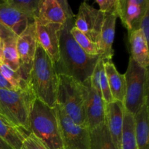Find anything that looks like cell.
Masks as SVG:
<instances>
[{
  "label": "cell",
  "mask_w": 149,
  "mask_h": 149,
  "mask_svg": "<svg viewBox=\"0 0 149 149\" xmlns=\"http://www.w3.org/2000/svg\"><path fill=\"white\" fill-rule=\"evenodd\" d=\"M74 17L75 15L68 18L63 26L60 36L59 60L55 67L58 74H65L84 83L90 79L101 56L87 54L72 37L70 29L74 23Z\"/></svg>",
  "instance_id": "obj_1"
},
{
  "label": "cell",
  "mask_w": 149,
  "mask_h": 149,
  "mask_svg": "<svg viewBox=\"0 0 149 149\" xmlns=\"http://www.w3.org/2000/svg\"><path fill=\"white\" fill-rule=\"evenodd\" d=\"M29 83L36 98L51 108L56 106L58 74L55 64L38 43Z\"/></svg>",
  "instance_id": "obj_2"
},
{
  "label": "cell",
  "mask_w": 149,
  "mask_h": 149,
  "mask_svg": "<svg viewBox=\"0 0 149 149\" xmlns=\"http://www.w3.org/2000/svg\"><path fill=\"white\" fill-rule=\"evenodd\" d=\"M36 98L30 84L19 90L0 89V114L31 133L30 115Z\"/></svg>",
  "instance_id": "obj_3"
},
{
  "label": "cell",
  "mask_w": 149,
  "mask_h": 149,
  "mask_svg": "<svg viewBox=\"0 0 149 149\" xmlns=\"http://www.w3.org/2000/svg\"><path fill=\"white\" fill-rule=\"evenodd\" d=\"M31 132L49 149H64L55 107L36 98L30 115Z\"/></svg>",
  "instance_id": "obj_4"
},
{
  "label": "cell",
  "mask_w": 149,
  "mask_h": 149,
  "mask_svg": "<svg viewBox=\"0 0 149 149\" xmlns=\"http://www.w3.org/2000/svg\"><path fill=\"white\" fill-rule=\"evenodd\" d=\"M87 86L69 76L58 74L57 103L77 125H85L84 106Z\"/></svg>",
  "instance_id": "obj_5"
},
{
  "label": "cell",
  "mask_w": 149,
  "mask_h": 149,
  "mask_svg": "<svg viewBox=\"0 0 149 149\" xmlns=\"http://www.w3.org/2000/svg\"><path fill=\"white\" fill-rule=\"evenodd\" d=\"M124 75L126 82L124 107L127 111L135 115L148 100V70L130 58L127 69Z\"/></svg>",
  "instance_id": "obj_6"
},
{
  "label": "cell",
  "mask_w": 149,
  "mask_h": 149,
  "mask_svg": "<svg viewBox=\"0 0 149 149\" xmlns=\"http://www.w3.org/2000/svg\"><path fill=\"white\" fill-rule=\"evenodd\" d=\"M55 109L64 149H90V130L75 123L60 105Z\"/></svg>",
  "instance_id": "obj_7"
},
{
  "label": "cell",
  "mask_w": 149,
  "mask_h": 149,
  "mask_svg": "<svg viewBox=\"0 0 149 149\" xmlns=\"http://www.w3.org/2000/svg\"><path fill=\"white\" fill-rule=\"evenodd\" d=\"M16 45L20 62L19 74L23 80L29 82L37 47L35 22L29 23L24 31L17 36Z\"/></svg>",
  "instance_id": "obj_8"
},
{
  "label": "cell",
  "mask_w": 149,
  "mask_h": 149,
  "mask_svg": "<svg viewBox=\"0 0 149 149\" xmlns=\"http://www.w3.org/2000/svg\"><path fill=\"white\" fill-rule=\"evenodd\" d=\"M104 18V13L84 1L80 4L78 13L74 17V26L98 45Z\"/></svg>",
  "instance_id": "obj_9"
},
{
  "label": "cell",
  "mask_w": 149,
  "mask_h": 149,
  "mask_svg": "<svg viewBox=\"0 0 149 149\" xmlns=\"http://www.w3.org/2000/svg\"><path fill=\"white\" fill-rule=\"evenodd\" d=\"M74 15L68 1L65 0H40L34 20L41 23L63 26L68 18Z\"/></svg>",
  "instance_id": "obj_10"
},
{
  "label": "cell",
  "mask_w": 149,
  "mask_h": 149,
  "mask_svg": "<svg viewBox=\"0 0 149 149\" xmlns=\"http://www.w3.org/2000/svg\"><path fill=\"white\" fill-rule=\"evenodd\" d=\"M34 22L37 43L55 64L59 60L60 36L63 26L55 23H41L36 20Z\"/></svg>",
  "instance_id": "obj_11"
},
{
  "label": "cell",
  "mask_w": 149,
  "mask_h": 149,
  "mask_svg": "<svg viewBox=\"0 0 149 149\" xmlns=\"http://www.w3.org/2000/svg\"><path fill=\"white\" fill-rule=\"evenodd\" d=\"M84 84L87 86V95L84 106L85 125L90 130L105 123L106 103L100 92L90 84V79Z\"/></svg>",
  "instance_id": "obj_12"
},
{
  "label": "cell",
  "mask_w": 149,
  "mask_h": 149,
  "mask_svg": "<svg viewBox=\"0 0 149 149\" xmlns=\"http://www.w3.org/2000/svg\"><path fill=\"white\" fill-rule=\"evenodd\" d=\"M148 10V0H119L117 15L130 33L139 29L141 19Z\"/></svg>",
  "instance_id": "obj_13"
},
{
  "label": "cell",
  "mask_w": 149,
  "mask_h": 149,
  "mask_svg": "<svg viewBox=\"0 0 149 149\" xmlns=\"http://www.w3.org/2000/svg\"><path fill=\"white\" fill-rule=\"evenodd\" d=\"M125 107L123 103L113 101L106 103L105 123L113 143L117 149H122V132Z\"/></svg>",
  "instance_id": "obj_14"
},
{
  "label": "cell",
  "mask_w": 149,
  "mask_h": 149,
  "mask_svg": "<svg viewBox=\"0 0 149 149\" xmlns=\"http://www.w3.org/2000/svg\"><path fill=\"white\" fill-rule=\"evenodd\" d=\"M33 22L34 21L9 4L7 0L0 1V23L16 36L21 34L29 23Z\"/></svg>",
  "instance_id": "obj_15"
},
{
  "label": "cell",
  "mask_w": 149,
  "mask_h": 149,
  "mask_svg": "<svg viewBox=\"0 0 149 149\" xmlns=\"http://www.w3.org/2000/svg\"><path fill=\"white\" fill-rule=\"evenodd\" d=\"M117 17L118 16L116 14L105 15L98 44L102 51L101 58L105 61H111L113 55L112 45L114 39L115 26Z\"/></svg>",
  "instance_id": "obj_16"
},
{
  "label": "cell",
  "mask_w": 149,
  "mask_h": 149,
  "mask_svg": "<svg viewBox=\"0 0 149 149\" xmlns=\"http://www.w3.org/2000/svg\"><path fill=\"white\" fill-rule=\"evenodd\" d=\"M130 58L143 68H148L149 64L148 42L146 40L140 29L129 33Z\"/></svg>",
  "instance_id": "obj_17"
},
{
  "label": "cell",
  "mask_w": 149,
  "mask_h": 149,
  "mask_svg": "<svg viewBox=\"0 0 149 149\" xmlns=\"http://www.w3.org/2000/svg\"><path fill=\"white\" fill-rule=\"evenodd\" d=\"M134 119L138 149H149L148 100L134 115Z\"/></svg>",
  "instance_id": "obj_18"
},
{
  "label": "cell",
  "mask_w": 149,
  "mask_h": 149,
  "mask_svg": "<svg viewBox=\"0 0 149 149\" xmlns=\"http://www.w3.org/2000/svg\"><path fill=\"white\" fill-rule=\"evenodd\" d=\"M29 134L0 114V138L13 149H20L23 141Z\"/></svg>",
  "instance_id": "obj_19"
},
{
  "label": "cell",
  "mask_w": 149,
  "mask_h": 149,
  "mask_svg": "<svg viewBox=\"0 0 149 149\" xmlns=\"http://www.w3.org/2000/svg\"><path fill=\"white\" fill-rule=\"evenodd\" d=\"M104 67L109 89L113 100L123 103L126 93L125 75L119 73L111 61H105Z\"/></svg>",
  "instance_id": "obj_20"
},
{
  "label": "cell",
  "mask_w": 149,
  "mask_h": 149,
  "mask_svg": "<svg viewBox=\"0 0 149 149\" xmlns=\"http://www.w3.org/2000/svg\"><path fill=\"white\" fill-rule=\"evenodd\" d=\"M104 63L105 61L100 58L97 61L90 77V84L93 88L100 92L104 101L106 103H109L113 101V99L109 89Z\"/></svg>",
  "instance_id": "obj_21"
},
{
  "label": "cell",
  "mask_w": 149,
  "mask_h": 149,
  "mask_svg": "<svg viewBox=\"0 0 149 149\" xmlns=\"http://www.w3.org/2000/svg\"><path fill=\"white\" fill-rule=\"evenodd\" d=\"M90 149H117L106 123L90 130Z\"/></svg>",
  "instance_id": "obj_22"
},
{
  "label": "cell",
  "mask_w": 149,
  "mask_h": 149,
  "mask_svg": "<svg viewBox=\"0 0 149 149\" xmlns=\"http://www.w3.org/2000/svg\"><path fill=\"white\" fill-rule=\"evenodd\" d=\"M122 149H138L134 115L125 109L122 132Z\"/></svg>",
  "instance_id": "obj_23"
},
{
  "label": "cell",
  "mask_w": 149,
  "mask_h": 149,
  "mask_svg": "<svg viewBox=\"0 0 149 149\" xmlns=\"http://www.w3.org/2000/svg\"><path fill=\"white\" fill-rule=\"evenodd\" d=\"M17 37V36H16L3 39L2 53L3 63L10 67L15 71L19 72L20 62L16 45Z\"/></svg>",
  "instance_id": "obj_24"
},
{
  "label": "cell",
  "mask_w": 149,
  "mask_h": 149,
  "mask_svg": "<svg viewBox=\"0 0 149 149\" xmlns=\"http://www.w3.org/2000/svg\"><path fill=\"white\" fill-rule=\"evenodd\" d=\"M70 33L79 46L88 55L92 56H101L102 51L100 47L95 42L90 40L84 33L74 27L73 25L70 29Z\"/></svg>",
  "instance_id": "obj_25"
},
{
  "label": "cell",
  "mask_w": 149,
  "mask_h": 149,
  "mask_svg": "<svg viewBox=\"0 0 149 149\" xmlns=\"http://www.w3.org/2000/svg\"><path fill=\"white\" fill-rule=\"evenodd\" d=\"M9 4L34 21L40 0H7Z\"/></svg>",
  "instance_id": "obj_26"
},
{
  "label": "cell",
  "mask_w": 149,
  "mask_h": 149,
  "mask_svg": "<svg viewBox=\"0 0 149 149\" xmlns=\"http://www.w3.org/2000/svg\"><path fill=\"white\" fill-rule=\"evenodd\" d=\"M0 73L14 90L22 89L29 84L28 81L23 79L18 71H15L3 62L0 63Z\"/></svg>",
  "instance_id": "obj_27"
},
{
  "label": "cell",
  "mask_w": 149,
  "mask_h": 149,
  "mask_svg": "<svg viewBox=\"0 0 149 149\" xmlns=\"http://www.w3.org/2000/svg\"><path fill=\"white\" fill-rule=\"evenodd\" d=\"M95 2L98 4L99 10L105 15L116 14L117 15L119 0H96Z\"/></svg>",
  "instance_id": "obj_28"
},
{
  "label": "cell",
  "mask_w": 149,
  "mask_h": 149,
  "mask_svg": "<svg viewBox=\"0 0 149 149\" xmlns=\"http://www.w3.org/2000/svg\"><path fill=\"white\" fill-rule=\"evenodd\" d=\"M20 149H49L41 140L31 132L23 141Z\"/></svg>",
  "instance_id": "obj_29"
},
{
  "label": "cell",
  "mask_w": 149,
  "mask_h": 149,
  "mask_svg": "<svg viewBox=\"0 0 149 149\" xmlns=\"http://www.w3.org/2000/svg\"><path fill=\"white\" fill-rule=\"evenodd\" d=\"M139 29L143 34L147 42L149 41V10L145 13L143 16L139 25Z\"/></svg>",
  "instance_id": "obj_30"
},
{
  "label": "cell",
  "mask_w": 149,
  "mask_h": 149,
  "mask_svg": "<svg viewBox=\"0 0 149 149\" xmlns=\"http://www.w3.org/2000/svg\"><path fill=\"white\" fill-rule=\"evenodd\" d=\"M13 36H16V35L10 29H7L6 26H4L2 23H0V39H5L9 37H13Z\"/></svg>",
  "instance_id": "obj_31"
},
{
  "label": "cell",
  "mask_w": 149,
  "mask_h": 149,
  "mask_svg": "<svg viewBox=\"0 0 149 149\" xmlns=\"http://www.w3.org/2000/svg\"><path fill=\"white\" fill-rule=\"evenodd\" d=\"M0 89H4V90H14L11 84L3 77L1 74L0 73Z\"/></svg>",
  "instance_id": "obj_32"
},
{
  "label": "cell",
  "mask_w": 149,
  "mask_h": 149,
  "mask_svg": "<svg viewBox=\"0 0 149 149\" xmlns=\"http://www.w3.org/2000/svg\"><path fill=\"white\" fill-rule=\"evenodd\" d=\"M0 149H13L7 143H6L2 138H0Z\"/></svg>",
  "instance_id": "obj_33"
},
{
  "label": "cell",
  "mask_w": 149,
  "mask_h": 149,
  "mask_svg": "<svg viewBox=\"0 0 149 149\" xmlns=\"http://www.w3.org/2000/svg\"><path fill=\"white\" fill-rule=\"evenodd\" d=\"M3 39H0V63L3 62Z\"/></svg>",
  "instance_id": "obj_34"
}]
</instances>
